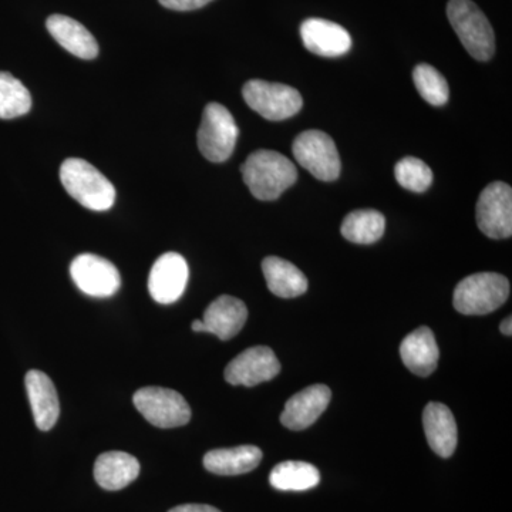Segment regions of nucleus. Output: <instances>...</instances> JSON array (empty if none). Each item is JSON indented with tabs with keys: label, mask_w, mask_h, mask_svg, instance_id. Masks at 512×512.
Wrapping results in <instances>:
<instances>
[{
	"label": "nucleus",
	"mask_w": 512,
	"mask_h": 512,
	"mask_svg": "<svg viewBox=\"0 0 512 512\" xmlns=\"http://www.w3.org/2000/svg\"><path fill=\"white\" fill-rule=\"evenodd\" d=\"M25 383L37 429L52 430L60 414L55 384L40 370H30L26 375Z\"/></svg>",
	"instance_id": "dca6fc26"
},
{
	"label": "nucleus",
	"mask_w": 512,
	"mask_h": 512,
	"mask_svg": "<svg viewBox=\"0 0 512 512\" xmlns=\"http://www.w3.org/2000/svg\"><path fill=\"white\" fill-rule=\"evenodd\" d=\"M413 82L417 92L431 106H444L450 97L447 80L439 70L430 64H419L413 72Z\"/></svg>",
	"instance_id": "a878e982"
},
{
	"label": "nucleus",
	"mask_w": 512,
	"mask_h": 512,
	"mask_svg": "<svg viewBox=\"0 0 512 512\" xmlns=\"http://www.w3.org/2000/svg\"><path fill=\"white\" fill-rule=\"evenodd\" d=\"M478 228L491 239L512 235V190L510 185L494 181L485 187L476 208Z\"/></svg>",
	"instance_id": "1a4fd4ad"
},
{
	"label": "nucleus",
	"mask_w": 512,
	"mask_h": 512,
	"mask_svg": "<svg viewBox=\"0 0 512 512\" xmlns=\"http://www.w3.org/2000/svg\"><path fill=\"white\" fill-rule=\"evenodd\" d=\"M191 328L194 330V332H205V325L204 322H202V319L194 320V322H192Z\"/></svg>",
	"instance_id": "7c9ffc66"
},
{
	"label": "nucleus",
	"mask_w": 512,
	"mask_h": 512,
	"mask_svg": "<svg viewBox=\"0 0 512 512\" xmlns=\"http://www.w3.org/2000/svg\"><path fill=\"white\" fill-rule=\"evenodd\" d=\"M330 399L332 392L325 384L306 387L286 402L281 423L293 431L308 429L328 409Z\"/></svg>",
	"instance_id": "ddd939ff"
},
{
	"label": "nucleus",
	"mask_w": 512,
	"mask_h": 512,
	"mask_svg": "<svg viewBox=\"0 0 512 512\" xmlns=\"http://www.w3.org/2000/svg\"><path fill=\"white\" fill-rule=\"evenodd\" d=\"M168 512H221L217 510L215 507H211V505L204 504H184L178 505V507L173 508Z\"/></svg>",
	"instance_id": "c85d7f7f"
},
{
	"label": "nucleus",
	"mask_w": 512,
	"mask_h": 512,
	"mask_svg": "<svg viewBox=\"0 0 512 512\" xmlns=\"http://www.w3.org/2000/svg\"><path fill=\"white\" fill-rule=\"evenodd\" d=\"M318 468L305 461H285L271 471L269 483L279 491H308L319 484Z\"/></svg>",
	"instance_id": "5701e85b"
},
{
	"label": "nucleus",
	"mask_w": 512,
	"mask_h": 512,
	"mask_svg": "<svg viewBox=\"0 0 512 512\" xmlns=\"http://www.w3.org/2000/svg\"><path fill=\"white\" fill-rule=\"evenodd\" d=\"M239 130L227 107L210 103L202 114L198 130V148L211 163H224L234 153Z\"/></svg>",
	"instance_id": "39448f33"
},
{
	"label": "nucleus",
	"mask_w": 512,
	"mask_h": 512,
	"mask_svg": "<svg viewBox=\"0 0 512 512\" xmlns=\"http://www.w3.org/2000/svg\"><path fill=\"white\" fill-rule=\"evenodd\" d=\"M386 220L382 212L376 210H357L350 212L343 220V237L353 244H375L383 237Z\"/></svg>",
	"instance_id": "b1692460"
},
{
	"label": "nucleus",
	"mask_w": 512,
	"mask_h": 512,
	"mask_svg": "<svg viewBox=\"0 0 512 512\" xmlns=\"http://www.w3.org/2000/svg\"><path fill=\"white\" fill-rule=\"evenodd\" d=\"M247 319V305L241 299L222 295L208 306L202 322L205 325V332L212 333L221 340H229L241 332Z\"/></svg>",
	"instance_id": "2eb2a0df"
},
{
	"label": "nucleus",
	"mask_w": 512,
	"mask_h": 512,
	"mask_svg": "<svg viewBox=\"0 0 512 512\" xmlns=\"http://www.w3.org/2000/svg\"><path fill=\"white\" fill-rule=\"evenodd\" d=\"M70 275L80 291L94 298H110L121 285L119 269L94 254L76 256L70 265Z\"/></svg>",
	"instance_id": "9d476101"
},
{
	"label": "nucleus",
	"mask_w": 512,
	"mask_h": 512,
	"mask_svg": "<svg viewBox=\"0 0 512 512\" xmlns=\"http://www.w3.org/2000/svg\"><path fill=\"white\" fill-rule=\"evenodd\" d=\"M164 8L171 10H178V12H188V10H195L204 8L205 5L212 2V0H158Z\"/></svg>",
	"instance_id": "cd10ccee"
},
{
	"label": "nucleus",
	"mask_w": 512,
	"mask_h": 512,
	"mask_svg": "<svg viewBox=\"0 0 512 512\" xmlns=\"http://www.w3.org/2000/svg\"><path fill=\"white\" fill-rule=\"evenodd\" d=\"M510 296V282L495 272L467 276L456 286L454 308L463 315H488L497 311Z\"/></svg>",
	"instance_id": "20e7f679"
},
{
	"label": "nucleus",
	"mask_w": 512,
	"mask_h": 512,
	"mask_svg": "<svg viewBox=\"0 0 512 512\" xmlns=\"http://www.w3.org/2000/svg\"><path fill=\"white\" fill-rule=\"evenodd\" d=\"M32 109V96L20 80L10 73L0 72V119L25 116Z\"/></svg>",
	"instance_id": "393cba45"
},
{
	"label": "nucleus",
	"mask_w": 512,
	"mask_h": 512,
	"mask_svg": "<svg viewBox=\"0 0 512 512\" xmlns=\"http://www.w3.org/2000/svg\"><path fill=\"white\" fill-rule=\"evenodd\" d=\"M46 28L53 39L73 56L92 60L99 55L97 40L77 20L69 18V16L52 15L47 19Z\"/></svg>",
	"instance_id": "6ab92c4d"
},
{
	"label": "nucleus",
	"mask_w": 512,
	"mask_h": 512,
	"mask_svg": "<svg viewBox=\"0 0 512 512\" xmlns=\"http://www.w3.org/2000/svg\"><path fill=\"white\" fill-rule=\"evenodd\" d=\"M187 261L177 252H167L154 262L148 276V292L161 305H171L183 296L188 284Z\"/></svg>",
	"instance_id": "f8f14e48"
},
{
	"label": "nucleus",
	"mask_w": 512,
	"mask_h": 512,
	"mask_svg": "<svg viewBox=\"0 0 512 512\" xmlns=\"http://www.w3.org/2000/svg\"><path fill=\"white\" fill-rule=\"evenodd\" d=\"M262 271L269 291L279 298H298L308 291L309 282L301 269L278 256H268L262 262Z\"/></svg>",
	"instance_id": "4be33fe9"
},
{
	"label": "nucleus",
	"mask_w": 512,
	"mask_h": 512,
	"mask_svg": "<svg viewBox=\"0 0 512 512\" xmlns=\"http://www.w3.org/2000/svg\"><path fill=\"white\" fill-rule=\"evenodd\" d=\"M301 37L309 52L322 57L343 56L352 47L348 30L326 19H306L301 26Z\"/></svg>",
	"instance_id": "4468645a"
},
{
	"label": "nucleus",
	"mask_w": 512,
	"mask_h": 512,
	"mask_svg": "<svg viewBox=\"0 0 512 512\" xmlns=\"http://www.w3.org/2000/svg\"><path fill=\"white\" fill-rule=\"evenodd\" d=\"M447 18L461 45L478 62H487L495 53V35L487 16L471 0H450Z\"/></svg>",
	"instance_id": "7ed1b4c3"
},
{
	"label": "nucleus",
	"mask_w": 512,
	"mask_h": 512,
	"mask_svg": "<svg viewBox=\"0 0 512 512\" xmlns=\"http://www.w3.org/2000/svg\"><path fill=\"white\" fill-rule=\"evenodd\" d=\"M64 190L87 210L107 211L116 201V188L82 158H67L60 167Z\"/></svg>",
	"instance_id": "f03ea898"
},
{
	"label": "nucleus",
	"mask_w": 512,
	"mask_h": 512,
	"mask_svg": "<svg viewBox=\"0 0 512 512\" xmlns=\"http://www.w3.org/2000/svg\"><path fill=\"white\" fill-rule=\"evenodd\" d=\"M281 372L274 350L266 346L244 350L225 369V380L232 386L254 387L269 382Z\"/></svg>",
	"instance_id": "9b49d317"
},
{
	"label": "nucleus",
	"mask_w": 512,
	"mask_h": 512,
	"mask_svg": "<svg viewBox=\"0 0 512 512\" xmlns=\"http://www.w3.org/2000/svg\"><path fill=\"white\" fill-rule=\"evenodd\" d=\"M133 403L138 413L158 429H174L191 420L187 400L175 390L165 387H143L134 394Z\"/></svg>",
	"instance_id": "423d86ee"
},
{
	"label": "nucleus",
	"mask_w": 512,
	"mask_h": 512,
	"mask_svg": "<svg viewBox=\"0 0 512 512\" xmlns=\"http://www.w3.org/2000/svg\"><path fill=\"white\" fill-rule=\"evenodd\" d=\"M261 461V448L255 446L218 448L205 454L204 467L217 476H241L254 471Z\"/></svg>",
	"instance_id": "412c9836"
},
{
	"label": "nucleus",
	"mask_w": 512,
	"mask_h": 512,
	"mask_svg": "<svg viewBox=\"0 0 512 512\" xmlns=\"http://www.w3.org/2000/svg\"><path fill=\"white\" fill-rule=\"evenodd\" d=\"M94 478L101 488L119 491L140 476V463L136 457L123 451L100 454L94 464Z\"/></svg>",
	"instance_id": "aec40b11"
},
{
	"label": "nucleus",
	"mask_w": 512,
	"mask_h": 512,
	"mask_svg": "<svg viewBox=\"0 0 512 512\" xmlns=\"http://www.w3.org/2000/svg\"><path fill=\"white\" fill-rule=\"evenodd\" d=\"M296 161L320 181L338 180L342 163L335 141L319 130L303 131L292 144Z\"/></svg>",
	"instance_id": "0eeeda50"
},
{
	"label": "nucleus",
	"mask_w": 512,
	"mask_h": 512,
	"mask_svg": "<svg viewBox=\"0 0 512 512\" xmlns=\"http://www.w3.org/2000/svg\"><path fill=\"white\" fill-rule=\"evenodd\" d=\"M423 426L431 450L443 458L453 456L457 448L458 431L451 410L441 403L427 404L423 413Z\"/></svg>",
	"instance_id": "a211bd4d"
},
{
	"label": "nucleus",
	"mask_w": 512,
	"mask_h": 512,
	"mask_svg": "<svg viewBox=\"0 0 512 512\" xmlns=\"http://www.w3.org/2000/svg\"><path fill=\"white\" fill-rule=\"evenodd\" d=\"M242 96L252 110L269 121L291 119L303 107L301 93L281 83L249 80L242 89Z\"/></svg>",
	"instance_id": "6e6552de"
},
{
	"label": "nucleus",
	"mask_w": 512,
	"mask_h": 512,
	"mask_svg": "<svg viewBox=\"0 0 512 512\" xmlns=\"http://www.w3.org/2000/svg\"><path fill=\"white\" fill-rule=\"evenodd\" d=\"M397 183L412 192L429 190L433 183V173L429 165L416 157H404L394 167Z\"/></svg>",
	"instance_id": "bb28decb"
},
{
	"label": "nucleus",
	"mask_w": 512,
	"mask_h": 512,
	"mask_svg": "<svg viewBox=\"0 0 512 512\" xmlns=\"http://www.w3.org/2000/svg\"><path fill=\"white\" fill-rule=\"evenodd\" d=\"M242 177L256 200L274 201L298 180L295 164L284 154L258 150L241 165Z\"/></svg>",
	"instance_id": "f257e3e1"
},
{
	"label": "nucleus",
	"mask_w": 512,
	"mask_h": 512,
	"mask_svg": "<svg viewBox=\"0 0 512 512\" xmlns=\"http://www.w3.org/2000/svg\"><path fill=\"white\" fill-rule=\"evenodd\" d=\"M501 333L505 336H511L512 335V320L511 316H508L507 319L503 320V323H501L500 326Z\"/></svg>",
	"instance_id": "c756f323"
},
{
	"label": "nucleus",
	"mask_w": 512,
	"mask_h": 512,
	"mask_svg": "<svg viewBox=\"0 0 512 512\" xmlns=\"http://www.w3.org/2000/svg\"><path fill=\"white\" fill-rule=\"evenodd\" d=\"M400 356L404 366L414 375L430 376L437 369L440 359V350L433 330L427 326L413 330L403 339Z\"/></svg>",
	"instance_id": "f3484780"
}]
</instances>
